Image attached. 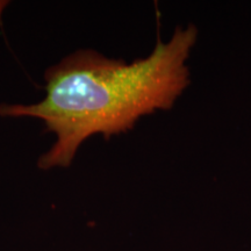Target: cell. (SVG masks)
Returning <instances> with one entry per match:
<instances>
[{
  "instance_id": "6da1fadb",
  "label": "cell",
  "mask_w": 251,
  "mask_h": 251,
  "mask_svg": "<svg viewBox=\"0 0 251 251\" xmlns=\"http://www.w3.org/2000/svg\"><path fill=\"white\" fill-rule=\"evenodd\" d=\"M197 28H178L158 40L146 58L126 63L96 51L77 50L47 69L46 96L30 105H0L4 118H34L55 142L40 156L42 170L68 168L94 135L111 137L133 128L142 117L169 109L188 85L187 59Z\"/></svg>"
}]
</instances>
